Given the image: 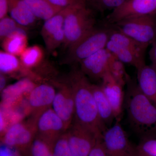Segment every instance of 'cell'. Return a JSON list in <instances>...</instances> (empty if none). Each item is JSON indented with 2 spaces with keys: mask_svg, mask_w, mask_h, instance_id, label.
<instances>
[{
  "mask_svg": "<svg viewBox=\"0 0 156 156\" xmlns=\"http://www.w3.org/2000/svg\"><path fill=\"white\" fill-rule=\"evenodd\" d=\"M108 71L115 80L123 87L131 80L126 72L124 63L111 53L109 60Z\"/></svg>",
  "mask_w": 156,
  "mask_h": 156,
  "instance_id": "obj_26",
  "label": "cell"
},
{
  "mask_svg": "<svg viewBox=\"0 0 156 156\" xmlns=\"http://www.w3.org/2000/svg\"><path fill=\"white\" fill-rule=\"evenodd\" d=\"M92 89L98 115L107 128L115 120L111 104L104 92L101 86L92 84Z\"/></svg>",
  "mask_w": 156,
  "mask_h": 156,
  "instance_id": "obj_19",
  "label": "cell"
},
{
  "mask_svg": "<svg viewBox=\"0 0 156 156\" xmlns=\"http://www.w3.org/2000/svg\"><path fill=\"white\" fill-rule=\"evenodd\" d=\"M44 52L37 45L29 47L20 56V59L26 68L31 70L41 64L44 59Z\"/></svg>",
  "mask_w": 156,
  "mask_h": 156,
  "instance_id": "obj_25",
  "label": "cell"
},
{
  "mask_svg": "<svg viewBox=\"0 0 156 156\" xmlns=\"http://www.w3.org/2000/svg\"><path fill=\"white\" fill-rule=\"evenodd\" d=\"M126 0H86L87 6L100 12L114 11L122 6Z\"/></svg>",
  "mask_w": 156,
  "mask_h": 156,
  "instance_id": "obj_28",
  "label": "cell"
},
{
  "mask_svg": "<svg viewBox=\"0 0 156 156\" xmlns=\"http://www.w3.org/2000/svg\"><path fill=\"white\" fill-rule=\"evenodd\" d=\"M26 27L22 26L17 23L13 18L9 16L0 19V39L2 41L6 37L9 36L11 34L18 30L20 29L24 28Z\"/></svg>",
  "mask_w": 156,
  "mask_h": 156,
  "instance_id": "obj_30",
  "label": "cell"
},
{
  "mask_svg": "<svg viewBox=\"0 0 156 156\" xmlns=\"http://www.w3.org/2000/svg\"><path fill=\"white\" fill-rule=\"evenodd\" d=\"M112 25L147 48L156 39V14L123 20Z\"/></svg>",
  "mask_w": 156,
  "mask_h": 156,
  "instance_id": "obj_5",
  "label": "cell"
},
{
  "mask_svg": "<svg viewBox=\"0 0 156 156\" xmlns=\"http://www.w3.org/2000/svg\"><path fill=\"white\" fill-rule=\"evenodd\" d=\"M101 86L111 104L115 121L121 122L126 95L123 90L124 87L115 80L109 71L101 79Z\"/></svg>",
  "mask_w": 156,
  "mask_h": 156,
  "instance_id": "obj_15",
  "label": "cell"
},
{
  "mask_svg": "<svg viewBox=\"0 0 156 156\" xmlns=\"http://www.w3.org/2000/svg\"><path fill=\"white\" fill-rule=\"evenodd\" d=\"M55 5L62 8L75 5L78 4L86 2V0H48Z\"/></svg>",
  "mask_w": 156,
  "mask_h": 156,
  "instance_id": "obj_32",
  "label": "cell"
},
{
  "mask_svg": "<svg viewBox=\"0 0 156 156\" xmlns=\"http://www.w3.org/2000/svg\"><path fill=\"white\" fill-rule=\"evenodd\" d=\"M125 106L129 125L141 140L156 137V107L131 80L127 84Z\"/></svg>",
  "mask_w": 156,
  "mask_h": 156,
  "instance_id": "obj_2",
  "label": "cell"
},
{
  "mask_svg": "<svg viewBox=\"0 0 156 156\" xmlns=\"http://www.w3.org/2000/svg\"><path fill=\"white\" fill-rule=\"evenodd\" d=\"M26 28L15 31L2 41L4 51L16 56H20L27 48Z\"/></svg>",
  "mask_w": 156,
  "mask_h": 156,
  "instance_id": "obj_22",
  "label": "cell"
},
{
  "mask_svg": "<svg viewBox=\"0 0 156 156\" xmlns=\"http://www.w3.org/2000/svg\"><path fill=\"white\" fill-rule=\"evenodd\" d=\"M11 17L22 26L32 25L37 18L23 0H9V12Z\"/></svg>",
  "mask_w": 156,
  "mask_h": 156,
  "instance_id": "obj_21",
  "label": "cell"
},
{
  "mask_svg": "<svg viewBox=\"0 0 156 156\" xmlns=\"http://www.w3.org/2000/svg\"><path fill=\"white\" fill-rule=\"evenodd\" d=\"M56 93L54 88L49 84H37L27 98L33 117L38 119L44 112L51 108Z\"/></svg>",
  "mask_w": 156,
  "mask_h": 156,
  "instance_id": "obj_14",
  "label": "cell"
},
{
  "mask_svg": "<svg viewBox=\"0 0 156 156\" xmlns=\"http://www.w3.org/2000/svg\"><path fill=\"white\" fill-rule=\"evenodd\" d=\"M111 53L106 48L99 50L80 62V70L89 77L101 80L108 71Z\"/></svg>",
  "mask_w": 156,
  "mask_h": 156,
  "instance_id": "obj_16",
  "label": "cell"
},
{
  "mask_svg": "<svg viewBox=\"0 0 156 156\" xmlns=\"http://www.w3.org/2000/svg\"><path fill=\"white\" fill-rule=\"evenodd\" d=\"M37 127V135L53 145L67 131L63 121L52 108L39 117Z\"/></svg>",
  "mask_w": 156,
  "mask_h": 156,
  "instance_id": "obj_11",
  "label": "cell"
},
{
  "mask_svg": "<svg viewBox=\"0 0 156 156\" xmlns=\"http://www.w3.org/2000/svg\"><path fill=\"white\" fill-rule=\"evenodd\" d=\"M109 40L132 50L141 56H144L146 50L147 49L134 39L114 27L110 28Z\"/></svg>",
  "mask_w": 156,
  "mask_h": 156,
  "instance_id": "obj_24",
  "label": "cell"
},
{
  "mask_svg": "<svg viewBox=\"0 0 156 156\" xmlns=\"http://www.w3.org/2000/svg\"><path fill=\"white\" fill-rule=\"evenodd\" d=\"M52 106L54 111L63 121L67 131L73 124L75 114L73 95L69 84L60 85Z\"/></svg>",
  "mask_w": 156,
  "mask_h": 156,
  "instance_id": "obj_12",
  "label": "cell"
},
{
  "mask_svg": "<svg viewBox=\"0 0 156 156\" xmlns=\"http://www.w3.org/2000/svg\"><path fill=\"white\" fill-rule=\"evenodd\" d=\"M152 45L149 51V56L151 64V65L156 70V39Z\"/></svg>",
  "mask_w": 156,
  "mask_h": 156,
  "instance_id": "obj_35",
  "label": "cell"
},
{
  "mask_svg": "<svg viewBox=\"0 0 156 156\" xmlns=\"http://www.w3.org/2000/svg\"><path fill=\"white\" fill-rule=\"evenodd\" d=\"M9 12V0H0V19L8 16Z\"/></svg>",
  "mask_w": 156,
  "mask_h": 156,
  "instance_id": "obj_34",
  "label": "cell"
},
{
  "mask_svg": "<svg viewBox=\"0 0 156 156\" xmlns=\"http://www.w3.org/2000/svg\"><path fill=\"white\" fill-rule=\"evenodd\" d=\"M78 5L65 8L55 16L45 21L41 31V35L46 49L49 53H52L61 44H64L65 39V20L70 11Z\"/></svg>",
  "mask_w": 156,
  "mask_h": 156,
  "instance_id": "obj_9",
  "label": "cell"
},
{
  "mask_svg": "<svg viewBox=\"0 0 156 156\" xmlns=\"http://www.w3.org/2000/svg\"><path fill=\"white\" fill-rule=\"evenodd\" d=\"M37 85L33 79L25 77L6 87L1 92V108L12 107L21 103L25 98H28L31 92Z\"/></svg>",
  "mask_w": 156,
  "mask_h": 156,
  "instance_id": "obj_13",
  "label": "cell"
},
{
  "mask_svg": "<svg viewBox=\"0 0 156 156\" xmlns=\"http://www.w3.org/2000/svg\"><path fill=\"white\" fill-rule=\"evenodd\" d=\"M102 138H98L95 146L88 156H107L104 147Z\"/></svg>",
  "mask_w": 156,
  "mask_h": 156,
  "instance_id": "obj_31",
  "label": "cell"
},
{
  "mask_svg": "<svg viewBox=\"0 0 156 156\" xmlns=\"http://www.w3.org/2000/svg\"><path fill=\"white\" fill-rule=\"evenodd\" d=\"M137 70V85L141 92L156 107V70L146 64Z\"/></svg>",
  "mask_w": 156,
  "mask_h": 156,
  "instance_id": "obj_17",
  "label": "cell"
},
{
  "mask_svg": "<svg viewBox=\"0 0 156 156\" xmlns=\"http://www.w3.org/2000/svg\"><path fill=\"white\" fill-rule=\"evenodd\" d=\"M134 156H156V137L141 140L135 147Z\"/></svg>",
  "mask_w": 156,
  "mask_h": 156,
  "instance_id": "obj_29",
  "label": "cell"
},
{
  "mask_svg": "<svg viewBox=\"0 0 156 156\" xmlns=\"http://www.w3.org/2000/svg\"><path fill=\"white\" fill-rule=\"evenodd\" d=\"M23 1H34V0H23Z\"/></svg>",
  "mask_w": 156,
  "mask_h": 156,
  "instance_id": "obj_37",
  "label": "cell"
},
{
  "mask_svg": "<svg viewBox=\"0 0 156 156\" xmlns=\"http://www.w3.org/2000/svg\"><path fill=\"white\" fill-rule=\"evenodd\" d=\"M24 1L35 17L45 21L55 16L65 9L53 5L48 0Z\"/></svg>",
  "mask_w": 156,
  "mask_h": 156,
  "instance_id": "obj_23",
  "label": "cell"
},
{
  "mask_svg": "<svg viewBox=\"0 0 156 156\" xmlns=\"http://www.w3.org/2000/svg\"><path fill=\"white\" fill-rule=\"evenodd\" d=\"M121 122L115 121L102 135V141L107 156H134L135 147L130 142Z\"/></svg>",
  "mask_w": 156,
  "mask_h": 156,
  "instance_id": "obj_7",
  "label": "cell"
},
{
  "mask_svg": "<svg viewBox=\"0 0 156 156\" xmlns=\"http://www.w3.org/2000/svg\"><path fill=\"white\" fill-rule=\"evenodd\" d=\"M95 22L93 11L86 2L76 5L65 20L63 44L69 48L94 29Z\"/></svg>",
  "mask_w": 156,
  "mask_h": 156,
  "instance_id": "obj_3",
  "label": "cell"
},
{
  "mask_svg": "<svg viewBox=\"0 0 156 156\" xmlns=\"http://www.w3.org/2000/svg\"><path fill=\"white\" fill-rule=\"evenodd\" d=\"M6 75L1 73L0 74V91L1 92L6 88V83H7V78Z\"/></svg>",
  "mask_w": 156,
  "mask_h": 156,
  "instance_id": "obj_36",
  "label": "cell"
},
{
  "mask_svg": "<svg viewBox=\"0 0 156 156\" xmlns=\"http://www.w3.org/2000/svg\"><path fill=\"white\" fill-rule=\"evenodd\" d=\"M68 144L73 156H88L100 138L93 131L73 122L66 132Z\"/></svg>",
  "mask_w": 156,
  "mask_h": 156,
  "instance_id": "obj_8",
  "label": "cell"
},
{
  "mask_svg": "<svg viewBox=\"0 0 156 156\" xmlns=\"http://www.w3.org/2000/svg\"><path fill=\"white\" fill-rule=\"evenodd\" d=\"M106 48L116 58L123 62L138 69L146 65L144 56L109 40Z\"/></svg>",
  "mask_w": 156,
  "mask_h": 156,
  "instance_id": "obj_20",
  "label": "cell"
},
{
  "mask_svg": "<svg viewBox=\"0 0 156 156\" xmlns=\"http://www.w3.org/2000/svg\"><path fill=\"white\" fill-rule=\"evenodd\" d=\"M53 145L37 135L28 155L29 156H53Z\"/></svg>",
  "mask_w": 156,
  "mask_h": 156,
  "instance_id": "obj_27",
  "label": "cell"
},
{
  "mask_svg": "<svg viewBox=\"0 0 156 156\" xmlns=\"http://www.w3.org/2000/svg\"><path fill=\"white\" fill-rule=\"evenodd\" d=\"M110 28H97L87 34L68 48L64 63L75 64L106 48L109 40Z\"/></svg>",
  "mask_w": 156,
  "mask_h": 156,
  "instance_id": "obj_4",
  "label": "cell"
},
{
  "mask_svg": "<svg viewBox=\"0 0 156 156\" xmlns=\"http://www.w3.org/2000/svg\"><path fill=\"white\" fill-rule=\"evenodd\" d=\"M0 156H20L18 151L2 145L0 149Z\"/></svg>",
  "mask_w": 156,
  "mask_h": 156,
  "instance_id": "obj_33",
  "label": "cell"
},
{
  "mask_svg": "<svg viewBox=\"0 0 156 156\" xmlns=\"http://www.w3.org/2000/svg\"><path fill=\"white\" fill-rule=\"evenodd\" d=\"M0 72L1 73L11 75L19 73L33 80L39 79L38 76L31 70L27 68L23 65L17 56L2 50L0 52Z\"/></svg>",
  "mask_w": 156,
  "mask_h": 156,
  "instance_id": "obj_18",
  "label": "cell"
},
{
  "mask_svg": "<svg viewBox=\"0 0 156 156\" xmlns=\"http://www.w3.org/2000/svg\"><path fill=\"white\" fill-rule=\"evenodd\" d=\"M37 120L33 117L28 121H21L12 125L1 137L2 145L28 154L37 135Z\"/></svg>",
  "mask_w": 156,
  "mask_h": 156,
  "instance_id": "obj_6",
  "label": "cell"
},
{
  "mask_svg": "<svg viewBox=\"0 0 156 156\" xmlns=\"http://www.w3.org/2000/svg\"><path fill=\"white\" fill-rule=\"evenodd\" d=\"M156 14V0H126L107 16L106 21L113 25L123 20Z\"/></svg>",
  "mask_w": 156,
  "mask_h": 156,
  "instance_id": "obj_10",
  "label": "cell"
},
{
  "mask_svg": "<svg viewBox=\"0 0 156 156\" xmlns=\"http://www.w3.org/2000/svg\"><path fill=\"white\" fill-rule=\"evenodd\" d=\"M68 84L71 88L75 104L74 122L79 123L102 137L107 128L101 120L95 104L92 83L80 69L70 75Z\"/></svg>",
  "mask_w": 156,
  "mask_h": 156,
  "instance_id": "obj_1",
  "label": "cell"
}]
</instances>
